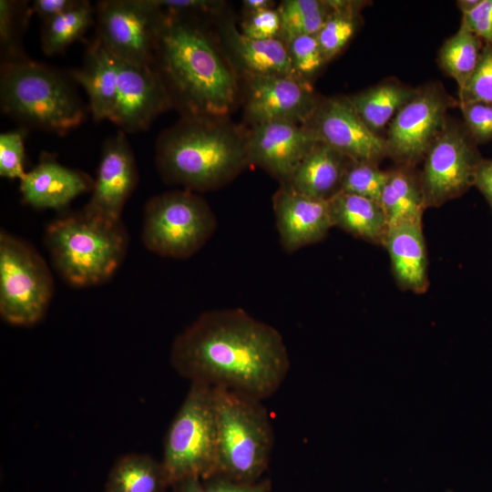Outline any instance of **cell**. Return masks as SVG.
<instances>
[{
	"label": "cell",
	"mask_w": 492,
	"mask_h": 492,
	"mask_svg": "<svg viewBox=\"0 0 492 492\" xmlns=\"http://www.w3.org/2000/svg\"><path fill=\"white\" fill-rule=\"evenodd\" d=\"M169 356L190 383L261 401L278 391L291 367L281 333L240 308L202 313L173 340Z\"/></svg>",
	"instance_id": "6da1fadb"
},
{
	"label": "cell",
	"mask_w": 492,
	"mask_h": 492,
	"mask_svg": "<svg viewBox=\"0 0 492 492\" xmlns=\"http://www.w3.org/2000/svg\"><path fill=\"white\" fill-rule=\"evenodd\" d=\"M152 67L183 116L222 118L235 104L236 78L193 16L161 12Z\"/></svg>",
	"instance_id": "7a4b0ae2"
},
{
	"label": "cell",
	"mask_w": 492,
	"mask_h": 492,
	"mask_svg": "<svg viewBox=\"0 0 492 492\" xmlns=\"http://www.w3.org/2000/svg\"><path fill=\"white\" fill-rule=\"evenodd\" d=\"M155 159L165 182L194 192L215 190L250 164L247 134L222 118L183 116L159 137Z\"/></svg>",
	"instance_id": "3957f363"
},
{
	"label": "cell",
	"mask_w": 492,
	"mask_h": 492,
	"mask_svg": "<svg viewBox=\"0 0 492 492\" xmlns=\"http://www.w3.org/2000/svg\"><path fill=\"white\" fill-rule=\"evenodd\" d=\"M69 74L29 58L1 64L2 111L24 128L63 136L79 127L87 109Z\"/></svg>",
	"instance_id": "277c9868"
},
{
	"label": "cell",
	"mask_w": 492,
	"mask_h": 492,
	"mask_svg": "<svg viewBox=\"0 0 492 492\" xmlns=\"http://www.w3.org/2000/svg\"><path fill=\"white\" fill-rule=\"evenodd\" d=\"M44 240L54 267L75 287L108 282L122 263L129 243L121 220H105L83 209L53 220Z\"/></svg>",
	"instance_id": "5b68a950"
},
{
	"label": "cell",
	"mask_w": 492,
	"mask_h": 492,
	"mask_svg": "<svg viewBox=\"0 0 492 492\" xmlns=\"http://www.w3.org/2000/svg\"><path fill=\"white\" fill-rule=\"evenodd\" d=\"M217 428L216 475L238 482L258 481L267 469L274 443L262 401L213 387Z\"/></svg>",
	"instance_id": "8992f818"
},
{
	"label": "cell",
	"mask_w": 492,
	"mask_h": 492,
	"mask_svg": "<svg viewBox=\"0 0 492 492\" xmlns=\"http://www.w3.org/2000/svg\"><path fill=\"white\" fill-rule=\"evenodd\" d=\"M217 455L213 387L190 383L164 441L161 461L171 486L188 477L215 476Z\"/></svg>",
	"instance_id": "52a82bcc"
},
{
	"label": "cell",
	"mask_w": 492,
	"mask_h": 492,
	"mask_svg": "<svg viewBox=\"0 0 492 492\" xmlns=\"http://www.w3.org/2000/svg\"><path fill=\"white\" fill-rule=\"evenodd\" d=\"M216 228V216L202 197L189 190H174L146 203L141 240L159 256L184 260L199 251Z\"/></svg>",
	"instance_id": "ba28073f"
},
{
	"label": "cell",
	"mask_w": 492,
	"mask_h": 492,
	"mask_svg": "<svg viewBox=\"0 0 492 492\" xmlns=\"http://www.w3.org/2000/svg\"><path fill=\"white\" fill-rule=\"evenodd\" d=\"M54 280L44 258L26 241L0 232V314L7 323L29 326L46 313Z\"/></svg>",
	"instance_id": "9c48e42d"
},
{
	"label": "cell",
	"mask_w": 492,
	"mask_h": 492,
	"mask_svg": "<svg viewBox=\"0 0 492 492\" xmlns=\"http://www.w3.org/2000/svg\"><path fill=\"white\" fill-rule=\"evenodd\" d=\"M483 157L463 122L447 121L425 156L419 173L425 209L438 208L474 186Z\"/></svg>",
	"instance_id": "30bf717a"
},
{
	"label": "cell",
	"mask_w": 492,
	"mask_h": 492,
	"mask_svg": "<svg viewBox=\"0 0 492 492\" xmlns=\"http://www.w3.org/2000/svg\"><path fill=\"white\" fill-rule=\"evenodd\" d=\"M456 106L457 100L438 82L416 87L388 125L387 157L399 166L415 168L446 128L447 111Z\"/></svg>",
	"instance_id": "8fae6325"
},
{
	"label": "cell",
	"mask_w": 492,
	"mask_h": 492,
	"mask_svg": "<svg viewBox=\"0 0 492 492\" xmlns=\"http://www.w3.org/2000/svg\"><path fill=\"white\" fill-rule=\"evenodd\" d=\"M95 8L103 46L121 61L152 66L161 11L151 0H102Z\"/></svg>",
	"instance_id": "7c38bea8"
},
{
	"label": "cell",
	"mask_w": 492,
	"mask_h": 492,
	"mask_svg": "<svg viewBox=\"0 0 492 492\" xmlns=\"http://www.w3.org/2000/svg\"><path fill=\"white\" fill-rule=\"evenodd\" d=\"M306 125L351 160L378 164L387 157L384 138L364 124L348 97L322 99Z\"/></svg>",
	"instance_id": "4fadbf2b"
},
{
	"label": "cell",
	"mask_w": 492,
	"mask_h": 492,
	"mask_svg": "<svg viewBox=\"0 0 492 492\" xmlns=\"http://www.w3.org/2000/svg\"><path fill=\"white\" fill-rule=\"evenodd\" d=\"M322 99L296 76L249 77L246 115L253 125L290 122L306 125Z\"/></svg>",
	"instance_id": "5bb4252c"
},
{
	"label": "cell",
	"mask_w": 492,
	"mask_h": 492,
	"mask_svg": "<svg viewBox=\"0 0 492 492\" xmlns=\"http://www.w3.org/2000/svg\"><path fill=\"white\" fill-rule=\"evenodd\" d=\"M117 61V97L108 120L126 134L143 131L172 106L169 96L152 66Z\"/></svg>",
	"instance_id": "9a60e30c"
},
{
	"label": "cell",
	"mask_w": 492,
	"mask_h": 492,
	"mask_svg": "<svg viewBox=\"0 0 492 492\" xmlns=\"http://www.w3.org/2000/svg\"><path fill=\"white\" fill-rule=\"evenodd\" d=\"M138 180V168L126 133L118 130L103 145L87 213L109 220H121L123 208Z\"/></svg>",
	"instance_id": "2e32d148"
},
{
	"label": "cell",
	"mask_w": 492,
	"mask_h": 492,
	"mask_svg": "<svg viewBox=\"0 0 492 492\" xmlns=\"http://www.w3.org/2000/svg\"><path fill=\"white\" fill-rule=\"evenodd\" d=\"M318 141L316 134L307 125L290 122L253 125L247 133L249 163L284 183Z\"/></svg>",
	"instance_id": "e0dca14e"
},
{
	"label": "cell",
	"mask_w": 492,
	"mask_h": 492,
	"mask_svg": "<svg viewBox=\"0 0 492 492\" xmlns=\"http://www.w3.org/2000/svg\"><path fill=\"white\" fill-rule=\"evenodd\" d=\"M273 212L287 253L322 241L333 227L329 200L306 196L281 183L273 195Z\"/></svg>",
	"instance_id": "ac0fdd59"
},
{
	"label": "cell",
	"mask_w": 492,
	"mask_h": 492,
	"mask_svg": "<svg viewBox=\"0 0 492 492\" xmlns=\"http://www.w3.org/2000/svg\"><path fill=\"white\" fill-rule=\"evenodd\" d=\"M19 182L22 201L36 210H61L94 187L88 174L62 165L47 152L41 153L38 163Z\"/></svg>",
	"instance_id": "d6986e66"
},
{
	"label": "cell",
	"mask_w": 492,
	"mask_h": 492,
	"mask_svg": "<svg viewBox=\"0 0 492 492\" xmlns=\"http://www.w3.org/2000/svg\"><path fill=\"white\" fill-rule=\"evenodd\" d=\"M398 287L416 294L429 286L428 260L423 220H409L389 226L384 243Z\"/></svg>",
	"instance_id": "ffe728a7"
},
{
	"label": "cell",
	"mask_w": 492,
	"mask_h": 492,
	"mask_svg": "<svg viewBox=\"0 0 492 492\" xmlns=\"http://www.w3.org/2000/svg\"><path fill=\"white\" fill-rule=\"evenodd\" d=\"M67 73L86 90L94 121L109 119L117 97L118 61L97 37L87 46L82 67Z\"/></svg>",
	"instance_id": "44dd1931"
},
{
	"label": "cell",
	"mask_w": 492,
	"mask_h": 492,
	"mask_svg": "<svg viewBox=\"0 0 492 492\" xmlns=\"http://www.w3.org/2000/svg\"><path fill=\"white\" fill-rule=\"evenodd\" d=\"M350 161L332 147L318 141L284 183L306 196L329 200L340 192Z\"/></svg>",
	"instance_id": "7402d4cb"
},
{
	"label": "cell",
	"mask_w": 492,
	"mask_h": 492,
	"mask_svg": "<svg viewBox=\"0 0 492 492\" xmlns=\"http://www.w3.org/2000/svg\"><path fill=\"white\" fill-rule=\"evenodd\" d=\"M225 34L235 59L249 77H298L292 64L287 43L280 36L252 39L232 25L227 26Z\"/></svg>",
	"instance_id": "603a6c76"
},
{
	"label": "cell",
	"mask_w": 492,
	"mask_h": 492,
	"mask_svg": "<svg viewBox=\"0 0 492 492\" xmlns=\"http://www.w3.org/2000/svg\"><path fill=\"white\" fill-rule=\"evenodd\" d=\"M329 203L333 227L354 238L384 246L389 224L379 202L340 191Z\"/></svg>",
	"instance_id": "cb8c5ba5"
},
{
	"label": "cell",
	"mask_w": 492,
	"mask_h": 492,
	"mask_svg": "<svg viewBox=\"0 0 492 492\" xmlns=\"http://www.w3.org/2000/svg\"><path fill=\"white\" fill-rule=\"evenodd\" d=\"M415 91V88L389 78L347 97L364 124L379 135Z\"/></svg>",
	"instance_id": "d4e9b609"
},
{
	"label": "cell",
	"mask_w": 492,
	"mask_h": 492,
	"mask_svg": "<svg viewBox=\"0 0 492 492\" xmlns=\"http://www.w3.org/2000/svg\"><path fill=\"white\" fill-rule=\"evenodd\" d=\"M389 226L409 220H423L425 210L419 173L415 168L398 166L390 169L379 200Z\"/></svg>",
	"instance_id": "484cf974"
},
{
	"label": "cell",
	"mask_w": 492,
	"mask_h": 492,
	"mask_svg": "<svg viewBox=\"0 0 492 492\" xmlns=\"http://www.w3.org/2000/svg\"><path fill=\"white\" fill-rule=\"evenodd\" d=\"M171 486L162 461L144 454H128L112 466L106 490L114 492H166Z\"/></svg>",
	"instance_id": "4316f807"
},
{
	"label": "cell",
	"mask_w": 492,
	"mask_h": 492,
	"mask_svg": "<svg viewBox=\"0 0 492 492\" xmlns=\"http://www.w3.org/2000/svg\"><path fill=\"white\" fill-rule=\"evenodd\" d=\"M95 23V5L89 1L79 0L70 10L43 23V52L47 56L63 52L69 45L80 39Z\"/></svg>",
	"instance_id": "83f0119b"
},
{
	"label": "cell",
	"mask_w": 492,
	"mask_h": 492,
	"mask_svg": "<svg viewBox=\"0 0 492 492\" xmlns=\"http://www.w3.org/2000/svg\"><path fill=\"white\" fill-rule=\"evenodd\" d=\"M484 41L460 26L457 32L447 38L438 52L442 70L462 89L474 72L484 46Z\"/></svg>",
	"instance_id": "f1b7e54d"
},
{
	"label": "cell",
	"mask_w": 492,
	"mask_h": 492,
	"mask_svg": "<svg viewBox=\"0 0 492 492\" xmlns=\"http://www.w3.org/2000/svg\"><path fill=\"white\" fill-rule=\"evenodd\" d=\"M330 4L331 12L316 35L326 62L340 53L354 35L364 3L330 0Z\"/></svg>",
	"instance_id": "f546056e"
},
{
	"label": "cell",
	"mask_w": 492,
	"mask_h": 492,
	"mask_svg": "<svg viewBox=\"0 0 492 492\" xmlns=\"http://www.w3.org/2000/svg\"><path fill=\"white\" fill-rule=\"evenodd\" d=\"M332 9L330 1L286 0L277 9L280 37L285 42L299 36H316Z\"/></svg>",
	"instance_id": "4dcf8cb0"
},
{
	"label": "cell",
	"mask_w": 492,
	"mask_h": 492,
	"mask_svg": "<svg viewBox=\"0 0 492 492\" xmlns=\"http://www.w3.org/2000/svg\"><path fill=\"white\" fill-rule=\"evenodd\" d=\"M33 11L27 1H0L1 64L28 58L24 50L23 36Z\"/></svg>",
	"instance_id": "1f68e13d"
},
{
	"label": "cell",
	"mask_w": 492,
	"mask_h": 492,
	"mask_svg": "<svg viewBox=\"0 0 492 492\" xmlns=\"http://www.w3.org/2000/svg\"><path fill=\"white\" fill-rule=\"evenodd\" d=\"M389 170L378 164L351 160L345 170L341 190L379 202Z\"/></svg>",
	"instance_id": "d6a6232c"
},
{
	"label": "cell",
	"mask_w": 492,
	"mask_h": 492,
	"mask_svg": "<svg viewBox=\"0 0 492 492\" xmlns=\"http://www.w3.org/2000/svg\"><path fill=\"white\" fill-rule=\"evenodd\" d=\"M458 105L468 102L492 104V43L485 42L478 63L464 87Z\"/></svg>",
	"instance_id": "836d02e7"
},
{
	"label": "cell",
	"mask_w": 492,
	"mask_h": 492,
	"mask_svg": "<svg viewBox=\"0 0 492 492\" xmlns=\"http://www.w3.org/2000/svg\"><path fill=\"white\" fill-rule=\"evenodd\" d=\"M26 128L20 127L0 134V175L9 179L19 180L26 174L25 138Z\"/></svg>",
	"instance_id": "e575fe53"
},
{
	"label": "cell",
	"mask_w": 492,
	"mask_h": 492,
	"mask_svg": "<svg viewBox=\"0 0 492 492\" xmlns=\"http://www.w3.org/2000/svg\"><path fill=\"white\" fill-rule=\"evenodd\" d=\"M286 43L298 77L303 79L312 77L326 63L316 36H299Z\"/></svg>",
	"instance_id": "d590c367"
},
{
	"label": "cell",
	"mask_w": 492,
	"mask_h": 492,
	"mask_svg": "<svg viewBox=\"0 0 492 492\" xmlns=\"http://www.w3.org/2000/svg\"><path fill=\"white\" fill-rule=\"evenodd\" d=\"M458 106L463 115V124L473 140L477 145L491 141L492 104L468 102Z\"/></svg>",
	"instance_id": "8d00e7d4"
},
{
	"label": "cell",
	"mask_w": 492,
	"mask_h": 492,
	"mask_svg": "<svg viewBox=\"0 0 492 492\" xmlns=\"http://www.w3.org/2000/svg\"><path fill=\"white\" fill-rule=\"evenodd\" d=\"M281 18L278 10L268 8L249 14L242 23L241 33L252 39H269L280 36Z\"/></svg>",
	"instance_id": "74e56055"
},
{
	"label": "cell",
	"mask_w": 492,
	"mask_h": 492,
	"mask_svg": "<svg viewBox=\"0 0 492 492\" xmlns=\"http://www.w3.org/2000/svg\"><path fill=\"white\" fill-rule=\"evenodd\" d=\"M460 26L492 43V0H480L473 9L462 13Z\"/></svg>",
	"instance_id": "f35d334b"
},
{
	"label": "cell",
	"mask_w": 492,
	"mask_h": 492,
	"mask_svg": "<svg viewBox=\"0 0 492 492\" xmlns=\"http://www.w3.org/2000/svg\"><path fill=\"white\" fill-rule=\"evenodd\" d=\"M151 2L161 12L193 17L216 13L222 5V2L210 0H151Z\"/></svg>",
	"instance_id": "ab89813d"
},
{
	"label": "cell",
	"mask_w": 492,
	"mask_h": 492,
	"mask_svg": "<svg viewBox=\"0 0 492 492\" xmlns=\"http://www.w3.org/2000/svg\"><path fill=\"white\" fill-rule=\"evenodd\" d=\"M202 481L206 492H269L271 489V482L268 479L238 482L215 475Z\"/></svg>",
	"instance_id": "60d3db41"
},
{
	"label": "cell",
	"mask_w": 492,
	"mask_h": 492,
	"mask_svg": "<svg viewBox=\"0 0 492 492\" xmlns=\"http://www.w3.org/2000/svg\"><path fill=\"white\" fill-rule=\"evenodd\" d=\"M79 0H35L31 4L33 14L43 23L66 13L78 4Z\"/></svg>",
	"instance_id": "b9f144b4"
},
{
	"label": "cell",
	"mask_w": 492,
	"mask_h": 492,
	"mask_svg": "<svg viewBox=\"0 0 492 492\" xmlns=\"http://www.w3.org/2000/svg\"><path fill=\"white\" fill-rule=\"evenodd\" d=\"M473 187H476L484 196L492 212V158H483L479 163Z\"/></svg>",
	"instance_id": "7bdbcfd3"
},
{
	"label": "cell",
	"mask_w": 492,
	"mask_h": 492,
	"mask_svg": "<svg viewBox=\"0 0 492 492\" xmlns=\"http://www.w3.org/2000/svg\"><path fill=\"white\" fill-rule=\"evenodd\" d=\"M175 492H206L203 481L199 477H188L175 482Z\"/></svg>",
	"instance_id": "ee69618b"
},
{
	"label": "cell",
	"mask_w": 492,
	"mask_h": 492,
	"mask_svg": "<svg viewBox=\"0 0 492 492\" xmlns=\"http://www.w3.org/2000/svg\"><path fill=\"white\" fill-rule=\"evenodd\" d=\"M272 2L269 0H245L243 5L249 14L272 8Z\"/></svg>",
	"instance_id": "f6af8a7d"
},
{
	"label": "cell",
	"mask_w": 492,
	"mask_h": 492,
	"mask_svg": "<svg viewBox=\"0 0 492 492\" xmlns=\"http://www.w3.org/2000/svg\"><path fill=\"white\" fill-rule=\"evenodd\" d=\"M480 0H459L456 2L457 7L462 13L473 9Z\"/></svg>",
	"instance_id": "bcb514c9"
},
{
	"label": "cell",
	"mask_w": 492,
	"mask_h": 492,
	"mask_svg": "<svg viewBox=\"0 0 492 492\" xmlns=\"http://www.w3.org/2000/svg\"><path fill=\"white\" fill-rule=\"evenodd\" d=\"M105 492H114V491L105 490Z\"/></svg>",
	"instance_id": "7dc6e473"
},
{
	"label": "cell",
	"mask_w": 492,
	"mask_h": 492,
	"mask_svg": "<svg viewBox=\"0 0 492 492\" xmlns=\"http://www.w3.org/2000/svg\"><path fill=\"white\" fill-rule=\"evenodd\" d=\"M446 492H453V491H451V490H448V491H446Z\"/></svg>",
	"instance_id": "c3c4849f"
}]
</instances>
